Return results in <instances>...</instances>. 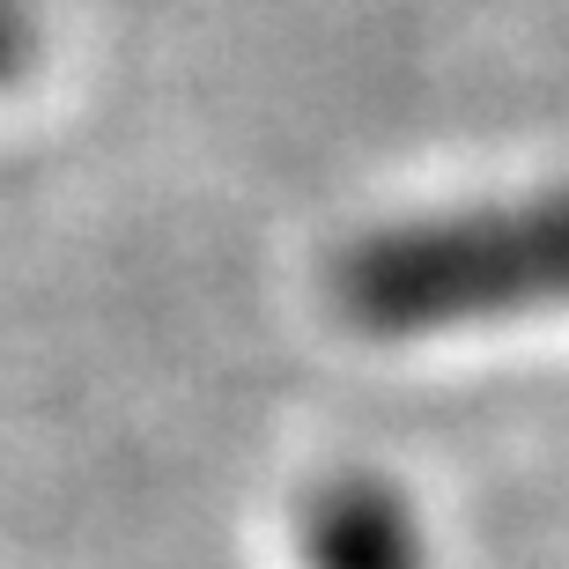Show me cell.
Instances as JSON below:
<instances>
[{
	"mask_svg": "<svg viewBox=\"0 0 569 569\" xmlns=\"http://www.w3.org/2000/svg\"><path fill=\"white\" fill-rule=\"evenodd\" d=\"M326 289L362 340H451L569 311V186L378 222L340 244Z\"/></svg>",
	"mask_w": 569,
	"mask_h": 569,
	"instance_id": "obj_1",
	"label": "cell"
},
{
	"mask_svg": "<svg viewBox=\"0 0 569 569\" xmlns=\"http://www.w3.org/2000/svg\"><path fill=\"white\" fill-rule=\"evenodd\" d=\"M303 569H429L422 510L385 473H333L303 503Z\"/></svg>",
	"mask_w": 569,
	"mask_h": 569,
	"instance_id": "obj_2",
	"label": "cell"
},
{
	"mask_svg": "<svg viewBox=\"0 0 569 569\" xmlns=\"http://www.w3.org/2000/svg\"><path fill=\"white\" fill-rule=\"evenodd\" d=\"M44 60V16L38 0H0V97L22 89Z\"/></svg>",
	"mask_w": 569,
	"mask_h": 569,
	"instance_id": "obj_3",
	"label": "cell"
}]
</instances>
